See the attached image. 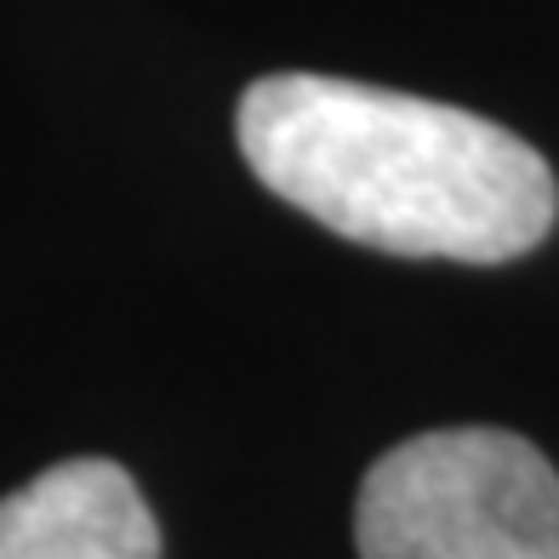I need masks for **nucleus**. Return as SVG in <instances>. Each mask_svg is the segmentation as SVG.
I'll return each instance as SVG.
<instances>
[{
  "label": "nucleus",
  "mask_w": 559,
  "mask_h": 559,
  "mask_svg": "<svg viewBox=\"0 0 559 559\" xmlns=\"http://www.w3.org/2000/svg\"><path fill=\"white\" fill-rule=\"evenodd\" d=\"M235 138L263 189L389 258L508 263L559 212L548 160L508 126L337 74H263Z\"/></svg>",
  "instance_id": "f257e3e1"
},
{
  "label": "nucleus",
  "mask_w": 559,
  "mask_h": 559,
  "mask_svg": "<svg viewBox=\"0 0 559 559\" xmlns=\"http://www.w3.org/2000/svg\"><path fill=\"white\" fill-rule=\"evenodd\" d=\"M360 559H559V474L508 428H435L377 456Z\"/></svg>",
  "instance_id": "f03ea898"
},
{
  "label": "nucleus",
  "mask_w": 559,
  "mask_h": 559,
  "mask_svg": "<svg viewBox=\"0 0 559 559\" xmlns=\"http://www.w3.org/2000/svg\"><path fill=\"white\" fill-rule=\"evenodd\" d=\"M0 559H160V525L120 463L69 456L0 497Z\"/></svg>",
  "instance_id": "7ed1b4c3"
}]
</instances>
